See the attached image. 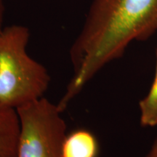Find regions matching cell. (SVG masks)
I'll return each mask as SVG.
<instances>
[{
    "label": "cell",
    "instance_id": "6da1fadb",
    "mask_svg": "<svg viewBox=\"0 0 157 157\" xmlns=\"http://www.w3.org/2000/svg\"><path fill=\"white\" fill-rule=\"evenodd\" d=\"M157 31V0H93L70 50L74 74L58 103L70 102L105 65L121 58L133 41Z\"/></svg>",
    "mask_w": 157,
    "mask_h": 157
},
{
    "label": "cell",
    "instance_id": "7a4b0ae2",
    "mask_svg": "<svg viewBox=\"0 0 157 157\" xmlns=\"http://www.w3.org/2000/svg\"><path fill=\"white\" fill-rule=\"evenodd\" d=\"M29 38L22 25L0 33V103L15 110L43 98L50 82L46 68L27 52Z\"/></svg>",
    "mask_w": 157,
    "mask_h": 157
},
{
    "label": "cell",
    "instance_id": "3957f363",
    "mask_svg": "<svg viewBox=\"0 0 157 157\" xmlns=\"http://www.w3.org/2000/svg\"><path fill=\"white\" fill-rule=\"evenodd\" d=\"M20 135L17 157H61L66 123L58 105L44 97L17 109Z\"/></svg>",
    "mask_w": 157,
    "mask_h": 157
},
{
    "label": "cell",
    "instance_id": "277c9868",
    "mask_svg": "<svg viewBox=\"0 0 157 157\" xmlns=\"http://www.w3.org/2000/svg\"><path fill=\"white\" fill-rule=\"evenodd\" d=\"M19 135L17 110L0 103V157H17Z\"/></svg>",
    "mask_w": 157,
    "mask_h": 157
},
{
    "label": "cell",
    "instance_id": "5b68a950",
    "mask_svg": "<svg viewBox=\"0 0 157 157\" xmlns=\"http://www.w3.org/2000/svg\"><path fill=\"white\" fill-rule=\"evenodd\" d=\"M99 143L95 135L85 129L66 134L62 145L61 157H98Z\"/></svg>",
    "mask_w": 157,
    "mask_h": 157
},
{
    "label": "cell",
    "instance_id": "8992f818",
    "mask_svg": "<svg viewBox=\"0 0 157 157\" xmlns=\"http://www.w3.org/2000/svg\"><path fill=\"white\" fill-rule=\"evenodd\" d=\"M141 126L152 127L157 125V47L154 78L148 94L139 103Z\"/></svg>",
    "mask_w": 157,
    "mask_h": 157
},
{
    "label": "cell",
    "instance_id": "52a82bcc",
    "mask_svg": "<svg viewBox=\"0 0 157 157\" xmlns=\"http://www.w3.org/2000/svg\"><path fill=\"white\" fill-rule=\"evenodd\" d=\"M145 157H157V137L153 143L148 153Z\"/></svg>",
    "mask_w": 157,
    "mask_h": 157
},
{
    "label": "cell",
    "instance_id": "ba28073f",
    "mask_svg": "<svg viewBox=\"0 0 157 157\" xmlns=\"http://www.w3.org/2000/svg\"><path fill=\"white\" fill-rule=\"evenodd\" d=\"M5 14V6H4L3 0H0V33L3 30V20Z\"/></svg>",
    "mask_w": 157,
    "mask_h": 157
}]
</instances>
